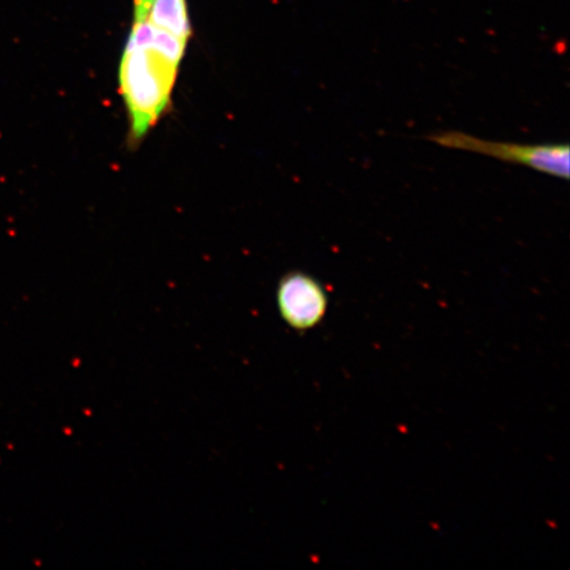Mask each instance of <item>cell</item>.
<instances>
[{"label":"cell","mask_w":570,"mask_h":570,"mask_svg":"<svg viewBox=\"0 0 570 570\" xmlns=\"http://www.w3.org/2000/svg\"><path fill=\"white\" fill-rule=\"evenodd\" d=\"M189 40L163 30L147 18L134 20L119 66V91L135 145L168 110Z\"/></svg>","instance_id":"1"},{"label":"cell","mask_w":570,"mask_h":570,"mask_svg":"<svg viewBox=\"0 0 570 570\" xmlns=\"http://www.w3.org/2000/svg\"><path fill=\"white\" fill-rule=\"evenodd\" d=\"M428 139L436 145L481 154L510 164L529 167L538 173L569 178L568 145H520V142L491 141L461 131L434 132Z\"/></svg>","instance_id":"2"},{"label":"cell","mask_w":570,"mask_h":570,"mask_svg":"<svg viewBox=\"0 0 570 570\" xmlns=\"http://www.w3.org/2000/svg\"><path fill=\"white\" fill-rule=\"evenodd\" d=\"M276 304L285 324L296 331H308L324 320L330 301L316 277L294 271L277 284Z\"/></svg>","instance_id":"3"},{"label":"cell","mask_w":570,"mask_h":570,"mask_svg":"<svg viewBox=\"0 0 570 570\" xmlns=\"http://www.w3.org/2000/svg\"><path fill=\"white\" fill-rule=\"evenodd\" d=\"M146 18L163 30L183 39H190L191 24L187 0H154Z\"/></svg>","instance_id":"4"},{"label":"cell","mask_w":570,"mask_h":570,"mask_svg":"<svg viewBox=\"0 0 570 570\" xmlns=\"http://www.w3.org/2000/svg\"><path fill=\"white\" fill-rule=\"evenodd\" d=\"M154 0H135L134 20H141L148 16Z\"/></svg>","instance_id":"5"}]
</instances>
